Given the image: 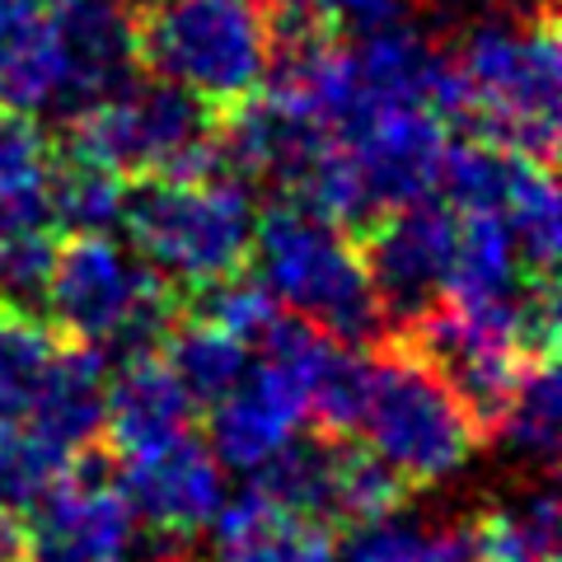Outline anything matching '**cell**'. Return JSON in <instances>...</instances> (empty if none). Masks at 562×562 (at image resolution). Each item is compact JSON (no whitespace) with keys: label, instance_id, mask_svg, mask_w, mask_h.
Segmentation results:
<instances>
[{"label":"cell","instance_id":"cell-35","mask_svg":"<svg viewBox=\"0 0 562 562\" xmlns=\"http://www.w3.org/2000/svg\"><path fill=\"white\" fill-rule=\"evenodd\" d=\"M52 10V0H0V24H14V20H33V14Z\"/></svg>","mask_w":562,"mask_h":562},{"label":"cell","instance_id":"cell-11","mask_svg":"<svg viewBox=\"0 0 562 562\" xmlns=\"http://www.w3.org/2000/svg\"><path fill=\"white\" fill-rule=\"evenodd\" d=\"M24 562H140V525L127 497L80 460L33 506Z\"/></svg>","mask_w":562,"mask_h":562},{"label":"cell","instance_id":"cell-25","mask_svg":"<svg viewBox=\"0 0 562 562\" xmlns=\"http://www.w3.org/2000/svg\"><path fill=\"white\" fill-rule=\"evenodd\" d=\"M165 338H169L165 361H169L173 380L183 384L192 403H206V408L231 394L244 380V371H249V361H254V347H244L225 328L206 324L202 314L188 319V324L173 319V328L165 333Z\"/></svg>","mask_w":562,"mask_h":562},{"label":"cell","instance_id":"cell-20","mask_svg":"<svg viewBox=\"0 0 562 562\" xmlns=\"http://www.w3.org/2000/svg\"><path fill=\"white\" fill-rule=\"evenodd\" d=\"M0 109L29 117L66 113V57L52 33V10L0 24Z\"/></svg>","mask_w":562,"mask_h":562},{"label":"cell","instance_id":"cell-31","mask_svg":"<svg viewBox=\"0 0 562 562\" xmlns=\"http://www.w3.org/2000/svg\"><path fill=\"white\" fill-rule=\"evenodd\" d=\"M403 483L398 473L371 450H342L338 464V502H333V520L342 525H366L380 520L403 506Z\"/></svg>","mask_w":562,"mask_h":562},{"label":"cell","instance_id":"cell-29","mask_svg":"<svg viewBox=\"0 0 562 562\" xmlns=\"http://www.w3.org/2000/svg\"><path fill=\"white\" fill-rule=\"evenodd\" d=\"M52 351H57V342L38 324V314L0 305V417H24Z\"/></svg>","mask_w":562,"mask_h":562},{"label":"cell","instance_id":"cell-7","mask_svg":"<svg viewBox=\"0 0 562 562\" xmlns=\"http://www.w3.org/2000/svg\"><path fill=\"white\" fill-rule=\"evenodd\" d=\"M366 450L380 454L403 483H446L479 450L483 431L454 390L408 347L375 357L371 398L361 413Z\"/></svg>","mask_w":562,"mask_h":562},{"label":"cell","instance_id":"cell-23","mask_svg":"<svg viewBox=\"0 0 562 562\" xmlns=\"http://www.w3.org/2000/svg\"><path fill=\"white\" fill-rule=\"evenodd\" d=\"M371 380H375V357H366L361 342H342V338H328L324 333L305 366L310 422H319V431H328V436L357 431L366 398H371Z\"/></svg>","mask_w":562,"mask_h":562},{"label":"cell","instance_id":"cell-9","mask_svg":"<svg viewBox=\"0 0 562 562\" xmlns=\"http://www.w3.org/2000/svg\"><path fill=\"white\" fill-rule=\"evenodd\" d=\"M117 492L127 497L136 525L155 535V543L188 549L225 502V469L202 436L179 431L160 446L122 454Z\"/></svg>","mask_w":562,"mask_h":562},{"label":"cell","instance_id":"cell-27","mask_svg":"<svg viewBox=\"0 0 562 562\" xmlns=\"http://www.w3.org/2000/svg\"><path fill=\"white\" fill-rule=\"evenodd\" d=\"M512 169H516V150L497 146V140H487V136L450 140L436 192L446 198V206L454 216H479V211H492V216H497L506 183H512Z\"/></svg>","mask_w":562,"mask_h":562},{"label":"cell","instance_id":"cell-18","mask_svg":"<svg viewBox=\"0 0 562 562\" xmlns=\"http://www.w3.org/2000/svg\"><path fill=\"white\" fill-rule=\"evenodd\" d=\"M192 413H198V403L173 380L160 351H127V357H117L113 375H109L103 436H109L122 454L160 446L179 431H192Z\"/></svg>","mask_w":562,"mask_h":562},{"label":"cell","instance_id":"cell-28","mask_svg":"<svg viewBox=\"0 0 562 562\" xmlns=\"http://www.w3.org/2000/svg\"><path fill=\"white\" fill-rule=\"evenodd\" d=\"M70 454L43 441L20 417H0V502L14 512H33L52 487L70 473Z\"/></svg>","mask_w":562,"mask_h":562},{"label":"cell","instance_id":"cell-17","mask_svg":"<svg viewBox=\"0 0 562 562\" xmlns=\"http://www.w3.org/2000/svg\"><path fill=\"white\" fill-rule=\"evenodd\" d=\"M103 413H109V361L90 342H70L52 351L20 422L80 460L103 441Z\"/></svg>","mask_w":562,"mask_h":562},{"label":"cell","instance_id":"cell-6","mask_svg":"<svg viewBox=\"0 0 562 562\" xmlns=\"http://www.w3.org/2000/svg\"><path fill=\"white\" fill-rule=\"evenodd\" d=\"M43 305L70 342L155 351L173 328V295L160 272H150L113 235H70L52 258Z\"/></svg>","mask_w":562,"mask_h":562},{"label":"cell","instance_id":"cell-21","mask_svg":"<svg viewBox=\"0 0 562 562\" xmlns=\"http://www.w3.org/2000/svg\"><path fill=\"white\" fill-rule=\"evenodd\" d=\"M492 436H502L506 450H512L516 460L535 464V469H549L558 460V446H562V380H558L553 357H525L512 394H506L502 413H497Z\"/></svg>","mask_w":562,"mask_h":562},{"label":"cell","instance_id":"cell-33","mask_svg":"<svg viewBox=\"0 0 562 562\" xmlns=\"http://www.w3.org/2000/svg\"><path fill=\"white\" fill-rule=\"evenodd\" d=\"M47 169H52V146L38 117L0 109V198L47 188Z\"/></svg>","mask_w":562,"mask_h":562},{"label":"cell","instance_id":"cell-12","mask_svg":"<svg viewBox=\"0 0 562 562\" xmlns=\"http://www.w3.org/2000/svg\"><path fill=\"white\" fill-rule=\"evenodd\" d=\"M347 47L361 90V117L380 109H427L450 122L464 113V90L454 76L450 47L436 43L427 29H417L413 14L375 33H357Z\"/></svg>","mask_w":562,"mask_h":562},{"label":"cell","instance_id":"cell-24","mask_svg":"<svg viewBox=\"0 0 562 562\" xmlns=\"http://www.w3.org/2000/svg\"><path fill=\"white\" fill-rule=\"evenodd\" d=\"M338 464H342L338 436H328V431L301 436V431H295L291 441L254 473V479L281 506H291V512L333 525V502H338Z\"/></svg>","mask_w":562,"mask_h":562},{"label":"cell","instance_id":"cell-16","mask_svg":"<svg viewBox=\"0 0 562 562\" xmlns=\"http://www.w3.org/2000/svg\"><path fill=\"white\" fill-rule=\"evenodd\" d=\"M202 535L206 562H328L338 549L328 520L291 512L262 487L225 497Z\"/></svg>","mask_w":562,"mask_h":562},{"label":"cell","instance_id":"cell-14","mask_svg":"<svg viewBox=\"0 0 562 562\" xmlns=\"http://www.w3.org/2000/svg\"><path fill=\"white\" fill-rule=\"evenodd\" d=\"M324 140L328 132L291 99H281L277 90H254L249 99L231 103L225 122H216V165L235 179H268L291 188Z\"/></svg>","mask_w":562,"mask_h":562},{"label":"cell","instance_id":"cell-32","mask_svg":"<svg viewBox=\"0 0 562 562\" xmlns=\"http://www.w3.org/2000/svg\"><path fill=\"white\" fill-rule=\"evenodd\" d=\"M52 258H57V244H52L47 231L0 235V305L20 314H38L47 295Z\"/></svg>","mask_w":562,"mask_h":562},{"label":"cell","instance_id":"cell-15","mask_svg":"<svg viewBox=\"0 0 562 562\" xmlns=\"http://www.w3.org/2000/svg\"><path fill=\"white\" fill-rule=\"evenodd\" d=\"M52 33L66 57V113L136 80V10L122 0H52Z\"/></svg>","mask_w":562,"mask_h":562},{"label":"cell","instance_id":"cell-22","mask_svg":"<svg viewBox=\"0 0 562 562\" xmlns=\"http://www.w3.org/2000/svg\"><path fill=\"white\" fill-rule=\"evenodd\" d=\"M497 216L516 239L525 272L549 277L562 254V202H558V183H553L549 160L516 155V169H512V183H506Z\"/></svg>","mask_w":562,"mask_h":562},{"label":"cell","instance_id":"cell-30","mask_svg":"<svg viewBox=\"0 0 562 562\" xmlns=\"http://www.w3.org/2000/svg\"><path fill=\"white\" fill-rule=\"evenodd\" d=\"M198 314L206 324H216L225 328L231 338H239L244 347H262V338L281 324V310L277 305V295L262 286L258 277H221V281H211V286H202V301H198Z\"/></svg>","mask_w":562,"mask_h":562},{"label":"cell","instance_id":"cell-10","mask_svg":"<svg viewBox=\"0 0 562 562\" xmlns=\"http://www.w3.org/2000/svg\"><path fill=\"white\" fill-rule=\"evenodd\" d=\"M454 225H460V216L431 198L413 206H394L371 221V235L361 244V262L371 272L384 319L413 324L417 314L441 305Z\"/></svg>","mask_w":562,"mask_h":562},{"label":"cell","instance_id":"cell-5","mask_svg":"<svg viewBox=\"0 0 562 562\" xmlns=\"http://www.w3.org/2000/svg\"><path fill=\"white\" fill-rule=\"evenodd\" d=\"M70 122L66 146L80 160L117 173H169L198 179L221 173L216 165V109L160 76L127 80L122 90L94 99Z\"/></svg>","mask_w":562,"mask_h":562},{"label":"cell","instance_id":"cell-13","mask_svg":"<svg viewBox=\"0 0 562 562\" xmlns=\"http://www.w3.org/2000/svg\"><path fill=\"white\" fill-rule=\"evenodd\" d=\"M351 169L361 179V192L371 202V221L394 206L427 202L441 179V160L450 146L446 117L427 109H380L361 117L351 132L338 136Z\"/></svg>","mask_w":562,"mask_h":562},{"label":"cell","instance_id":"cell-8","mask_svg":"<svg viewBox=\"0 0 562 562\" xmlns=\"http://www.w3.org/2000/svg\"><path fill=\"white\" fill-rule=\"evenodd\" d=\"M403 347L417 351V357L450 384L454 398L469 408V417L479 422L483 436L497 427L502 403L525 366L512 314H483V310H460V305L441 301L408 324Z\"/></svg>","mask_w":562,"mask_h":562},{"label":"cell","instance_id":"cell-3","mask_svg":"<svg viewBox=\"0 0 562 562\" xmlns=\"http://www.w3.org/2000/svg\"><path fill=\"white\" fill-rule=\"evenodd\" d=\"M254 221L258 206L235 173H198V179L146 173V183L127 188L122 211L132 254L165 281L198 291L249 262Z\"/></svg>","mask_w":562,"mask_h":562},{"label":"cell","instance_id":"cell-26","mask_svg":"<svg viewBox=\"0 0 562 562\" xmlns=\"http://www.w3.org/2000/svg\"><path fill=\"white\" fill-rule=\"evenodd\" d=\"M127 211V173L70 155L47 169V216L70 235H113Z\"/></svg>","mask_w":562,"mask_h":562},{"label":"cell","instance_id":"cell-34","mask_svg":"<svg viewBox=\"0 0 562 562\" xmlns=\"http://www.w3.org/2000/svg\"><path fill=\"white\" fill-rule=\"evenodd\" d=\"M29 553V525L20 520L14 506L0 502V562H24Z\"/></svg>","mask_w":562,"mask_h":562},{"label":"cell","instance_id":"cell-1","mask_svg":"<svg viewBox=\"0 0 562 562\" xmlns=\"http://www.w3.org/2000/svg\"><path fill=\"white\" fill-rule=\"evenodd\" d=\"M450 57L464 90L460 122H469L473 136H487L530 160H553L562 113V52L553 14L479 10L464 20L460 47Z\"/></svg>","mask_w":562,"mask_h":562},{"label":"cell","instance_id":"cell-2","mask_svg":"<svg viewBox=\"0 0 562 562\" xmlns=\"http://www.w3.org/2000/svg\"><path fill=\"white\" fill-rule=\"evenodd\" d=\"M249 258L277 305L324 328L328 338L371 342L384 333V310L361 249L342 225H333L305 202L286 198L262 211L254 221Z\"/></svg>","mask_w":562,"mask_h":562},{"label":"cell","instance_id":"cell-19","mask_svg":"<svg viewBox=\"0 0 562 562\" xmlns=\"http://www.w3.org/2000/svg\"><path fill=\"white\" fill-rule=\"evenodd\" d=\"M525 281L530 277H525L516 239L502 225V216H492V211L460 216L441 301L460 305V310H483V314H512Z\"/></svg>","mask_w":562,"mask_h":562},{"label":"cell","instance_id":"cell-4","mask_svg":"<svg viewBox=\"0 0 562 562\" xmlns=\"http://www.w3.org/2000/svg\"><path fill=\"white\" fill-rule=\"evenodd\" d=\"M136 57L150 76L231 109L268 85L272 20L258 0H150L136 10Z\"/></svg>","mask_w":562,"mask_h":562}]
</instances>
